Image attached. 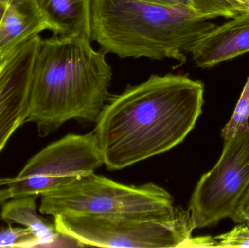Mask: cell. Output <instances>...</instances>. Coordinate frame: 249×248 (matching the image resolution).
<instances>
[{"label": "cell", "instance_id": "obj_16", "mask_svg": "<svg viewBox=\"0 0 249 248\" xmlns=\"http://www.w3.org/2000/svg\"><path fill=\"white\" fill-rule=\"evenodd\" d=\"M218 248H249V227L239 223L231 231L215 237Z\"/></svg>", "mask_w": 249, "mask_h": 248}, {"label": "cell", "instance_id": "obj_2", "mask_svg": "<svg viewBox=\"0 0 249 248\" xmlns=\"http://www.w3.org/2000/svg\"><path fill=\"white\" fill-rule=\"evenodd\" d=\"M112 68L91 42L42 39L32 68L26 123L48 136L70 120L96 123L110 98Z\"/></svg>", "mask_w": 249, "mask_h": 248}, {"label": "cell", "instance_id": "obj_7", "mask_svg": "<svg viewBox=\"0 0 249 248\" xmlns=\"http://www.w3.org/2000/svg\"><path fill=\"white\" fill-rule=\"evenodd\" d=\"M104 165L94 132L69 134L34 155L7 185L12 198L39 195Z\"/></svg>", "mask_w": 249, "mask_h": 248}, {"label": "cell", "instance_id": "obj_11", "mask_svg": "<svg viewBox=\"0 0 249 248\" xmlns=\"http://www.w3.org/2000/svg\"><path fill=\"white\" fill-rule=\"evenodd\" d=\"M46 29L35 0H8L0 20V57Z\"/></svg>", "mask_w": 249, "mask_h": 248}, {"label": "cell", "instance_id": "obj_10", "mask_svg": "<svg viewBox=\"0 0 249 248\" xmlns=\"http://www.w3.org/2000/svg\"><path fill=\"white\" fill-rule=\"evenodd\" d=\"M54 35L91 42L93 0H35Z\"/></svg>", "mask_w": 249, "mask_h": 248}, {"label": "cell", "instance_id": "obj_13", "mask_svg": "<svg viewBox=\"0 0 249 248\" xmlns=\"http://www.w3.org/2000/svg\"><path fill=\"white\" fill-rule=\"evenodd\" d=\"M174 8L191 10L209 19L218 16L232 18L238 12L227 0H139Z\"/></svg>", "mask_w": 249, "mask_h": 248}, {"label": "cell", "instance_id": "obj_18", "mask_svg": "<svg viewBox=\"0 0 249 248\" xmlns=\"http://www.w3.org/2000/svg\"><path fill=\"white\" fill-rule=\"evenodd\" d=\"M184 248H218V241L212 236L191 237Z\"/></svg>", "mask_w": 249, "mask_h": 248}, {"label": "cell", "instance_id": "obj_20", "mask_svg": "<svg viewBox=\"0 0 249 248\" xmlns=\"http://www.w3.org/2000/svg\"><path fill=\"white\" fill-rule=\"evenodd\" d=\"M12 194L8 187L7 189H0V205L12 199Z\"/></svg>", "mask_w": 249, "mask_h": 248}, {"label": "cell", "instance_id": "obj_1", "mask_svg": "<svg viewBox=\"0 0 249 248\" xmlns=\"http://www.w3.org/2000/svg\"><path fill=\"white\" fill-rule=\"evenodd\" d=\"M204 84L183 74L152 75L109 98L94 132L104 164L120 170L172 149L203 112Z\"/></svg>", "mask_w": 249, "mask_h": 248}, {"label": "cell", "instance_id": "obj_4", "mask_svg": "<svg viewBox=\"0 0 249 248\" xmlns=\"http://www.w3.org/2000/svg\"><path fill=\"white\" fill-rule=\"evenodd\" d=\"M63 238L80 246L99 248H184L195 230L190 211L111 215L62 214L53 217Z\"/></svg>", "mask_w": 249, "mask_h": 248}, {"label": "cell", "instance_id": "obj_9", "mask_svg": "<svg viewBox=\"0 0 249 248\" xmlns=\"http://www.w3.org/2000/svg\"><path fill=\"white\" fill-rule=\"evenodd\" d=\"M249 52V11L208 32L189 50L196 66L211 68Z\"/></svg>", "mask_w": 249, "mask_h": 248}, {"label": "cell", "instance_id": "obj_17", "mask_svg": "<svg viewBox=\"0 0 249 248\" xmlns=\"http://www.w3.org/2000/svg\"><path fill=\"white\" fill-rule=\"evenodd\" d=\"M232 220L236 224L244 223L249 227V188L241 199Z\"/></svg>", "mask_w": 249, "mask_h": 248}, {"label": "cell", "instance_id": "obj_12", "mask_svg": "<svg viewBox=\"0 0 249 248\" xmlns=\"http://www.w3.org/2000/svg\"><path fill=\"white\" fill-rule=\"evenodd\" d=\"M39 195L12 198L1 207L0 217L8 225L20 224L36 233L42 246H51L61 237L55 225L42 218L36 211V201Z\"/></svg>", "mask_w": 249, "mask_h": 248}, {"label": "cell", "instance_id": "obj_5", "mask_svg": "<svg viewBox=\"0 0 249 248\" xmlns=\"http://www.w3.org/2000/svg\"><path fill=\"white\" fill-rule=\"evenodd\" d=\"M40 196L39 213L53 217L168 213L175 208L172 195L158 185L127 186L94 173L70 178Z\"/></svg>", "mask_w": 249, "mask_h": 248}, {"label": "cell", "instance_id": "obj_22", "mask_svg": "<svg viewBox=\"0 0 249 248\" xmlns=\"http://www.w3.org/2000/svg\"><path fill=\"white\" fill-rule=\"evenodd\" d=\"M0 1H2V2L7 3V1H8V0H0Z\"/></svg>", "mask_w": 249, "mask_h": 248}, {"label": "cell", "instance_id": "obj_19", "mask_svg": "<svg viewBox=\"0 0 249 248\" xmlns=\"http://www.w3.org/2000/svg\"><path fill=\"white\" fill-rule=\"evenodd\" d=\"M238 13L249 11V0H227Z\"/></svg>", "mask_w": 249, "mask_h": 248}, {"label": "cell", "instance_id": "obj_14", "mask_svg": "<svg viewBox=\"0 0 249 248\" xmlns=\"http://www.w3.org/2000/svg\"><path fill=\"white\" fill-rule=\"evenodd\" d=\"M249 76L232 117L221 132V137L228 140L249 130Z\"/></svg>", "mask_w": 249, "mask_h": 248}, {"label": "cell", "instance_id": "obj_6", "mask_svg": "<svg viewBox=\"0 0 249 248\" xmlns=\"http://www.w3.org/2000/svg\"><path fill=\"white\" fill-rule=\"evenodd\" d=\"M249 188V130L225 140L217 163L197 182L188 208L195 230L232 219Z\"/></svg>", "mask_w": 249, "mask_h": 248}, {"label": "cell", "instance_id": "obj_21", "mask_svg": "<svg viewBox=\"0 0 249 248\" xmlns=\"http://www.w3.org/2000/svg\"><path fill=\"white\" fill-rule=\"evenodd\" d=\"M6 6H7V3L0 1V20H1L4 11H5Z\"/></svg>", "mask_w": 249, "mask_h": 248}, {"label": "cell", "instance_id": "obj_3", "mask_svg": "<svg viewBox=\"0 0 249 248\" xmlns=\"http://www.w3.org/2000/svg\"><path fill=\"white\" fill-rule=\"evenodd\" d=\"M216 26L187 9L139 0L92 2V41L121 58H172L184 64V52Z\"/></svg>", "mask_w": 249, "mask_h": 248}, {"label": "cell", "instance_id": "obj_15", "mask_svg": "<svg viewBox=\"0 0 249 248\" xmlns=\"http://www.w3.org/2000/svg\"><path fill=\"white\" fill-rule=\"evenodd\" d=\"M42 246L36 233L27 227H7L0 229V248H35Z\"/></svg>", "mask_w": 249, "mask_h": 248}, {"label": "cell", "instance_id": "obj_8", "mask_svg": "<svg viewBox=\"0 0 249 248\" xmlns=\"http://www.w3.org/2000/svg\"><path fill=\"white\" fill-rule=\"evenodd\" d=\"M42 38L33 36L0 57V153L26 124L32 68Z\"/></svg>", "mask_w": 249, "mask_h": 248}]
</instances>
